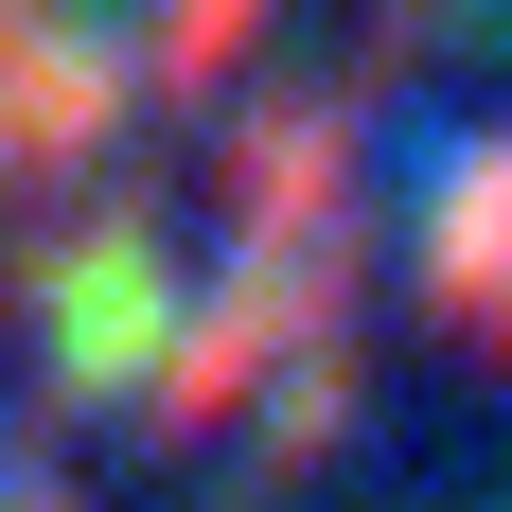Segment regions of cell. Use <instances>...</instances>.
<instances>
[{"mask_svg":"<svg viewBox=\"0 0 512 512\" xmlns=\"http://www.w3.org/2000/svg\"><path fill=\"white\" fill-rule=\"evenodd\" d=\"M318 283H336V265H301V248H283V265H248L212 318H177V336H159V442H195V424H230V407H248V371L283 354V336H318V318H301Z\"/></svg>","mask_w":512,"mask_h":512,"instance_id":"cell-1","label":"cell"},{"mask_svg":"<svg viewBox=\"0 0 512 512\" xmlns=\"http://www.w3.org/2000/svg\"><path fill=\"white\" fill-rule=\"evenodd\" d=\"M89 142H106V53L53 0H0V195L18 177H71Z\"/></svg>","mask_w":512,"mask_h":512,"instance_id":"cell-2","label":"cell"},{"mask_svg":"<svg viewBox=\"0 0 512 512\" xmlns=\"http://www.w3.org/2000/svg\"><path fill=\"white\" fill-rule=\"evenodd\" d=\"M424 283H442L460 336L512 354V159H460V177H442V212H424Z\"/></svg>","mask_w":512,"mask_h":512,"instance_id":"cell-3","label":"cell"},{"mask_svg":"<svg viewBox=\"0 0 512 512\" xmlns=\"http://www.w3.org/2000/svg\"><path fill=\"white\" fill-rule=\"evenodd\" d=\"M336 159H354V106H283V124H248V159H230V212H248L265 248H301L318 212H336Z\"/></svg>","mask_w":512,"mask_h":512,"instance_id":"cell-4","label":"cell"},{"mask_svg":"<svg viewBox=\"0 0 512 512\" xmlns=\"http://www.w3.org/2000/svg\"><path fill=\"white\" fill-rule=\"evenodd\" d=\"M142 354H159V265L106 248L89 283H71V371H142Z\"/></svg>","mask_w":512,"mask_h":512,"instance_id":"cell-5","label":"cell"},{"mask_svg":"<svg viewBox=\"0 0 512 512\" xmlns=\"http://www.w3.org/2000/svg\"><path fill=\"white\" fill-rule=\"evenodd\" d=\"M248 36H265V0H159V18H142V89H177V106H195Z\"/></svg>","mask_w":512,"mask_h":512,"instance_id":"cell-6","label":"cell"},{"mask_svg":"<svg viewBox=\"0 0 512 512\" xmlns=\"http://www.w3.org/2000/svg\"><path fill=\"white\" fill-rule=\"evenodd\" d=\"M18 512H71V495H18Z\"/></svg>","mask_w":512,"mask_h":512,"instance_id":"cell-7","label":"cell"}]
</instances>
